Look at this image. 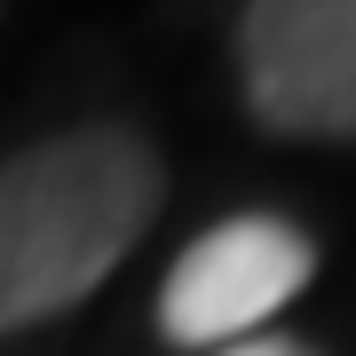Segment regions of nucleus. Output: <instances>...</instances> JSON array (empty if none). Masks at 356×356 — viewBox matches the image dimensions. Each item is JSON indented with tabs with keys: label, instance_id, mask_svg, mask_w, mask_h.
<instances>
[{
	"label": "nucleus",
	"instance_id": "obj_1",
	"mask_svg": "<svg viewBox=\"0 0 356 356\" xmlns=\"http://www.w3.org/2000/svg\"><path fill=\"white\" fill-rule=\"evenodd\" d=\"M159 159L127 127L48 135L0 166V332L95 293L159 214Z\"/></svg>",
	"mask_w": 356,
	"mask_h": 356
},
{
	"label": "nucleus",
	"instance_id": "obj_2",
	"mask_svg": "<svg viewBox=\"0 0 356 356\" xmlns=\"http://www.w3.org/2000/svg\"><path fill=\"white\" fill-rule=\"evenodd\" d=\"M238 79L269 135H356V0H254Z\"/></svg>",
	"mask_w": 356,
	"mask_h": 356
},
{
	"label": "nucleus",
	"instance_id": "obj_3",
	"mask_svg": "<svg viewBox=\"0 0 356 356\" xmlns=\"http://www.w3.org/2000/svg\"><path fill=\"white\" fill-rule=\"evenodd\" d=\"M317 269V245L277 214H238L214 222L206 238L166 269L159 285V325L182 348H238L277 317Z\"/></svg>",
	"mask_w": 356,
	"mask_h": 356
},
{
	"label": "nucleus",
	"instance_id": "obj_4",
	"mask_svg": "<svg viewBox=\"0 0 356 356\" xmlns=\"http://www.w3.org/2000/svg\"><path fill=\"white\" fill-rule=\"evenodd\" d=\"M222 356H309L301 341H277V332H254V341H238V348H222Z\"/></svg>",
	"mask_w": 356,
	"mask_h": 356
}]
</instances>
